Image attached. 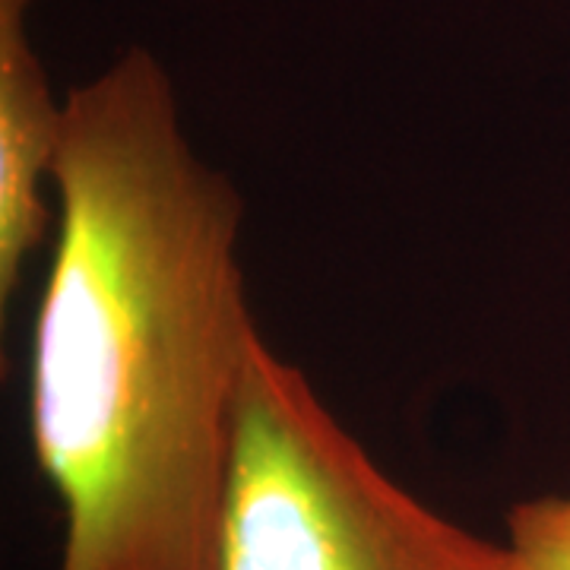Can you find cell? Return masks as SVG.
Segmentation results:
<instances>
[{
    "label": "cell",
    "mask_w": 570,
    "mask_h": 570,
    "mask_svg": "<svg viewBox=\"0 0 570 570\" xmlns=\"http://www.w3.org/2000/svg\"><path fill=\"white\" fill-rule=\"evenodd\" d=\"M32 0H0V305L20 292L26 266L55 235L51 171L63 105L55 102L29 39Z\"/></svg>",
    "instance_id": "obj_3"
},
{
    "label": "cell",
    "mask_w": 570,
    "mask_h": 570,
    "mask_svg": "<svg viewBox=\"0 0 570 570\" xmlns=\"http://www.w3.org/2000/svg\"><path fill=\"white\" fill-rule=\"evenodd\" d=\"M508 549L520 570H570V498H535L508 513Z\"/></svg>",
    "instance_id": "obj_4"
},
{
    "label": "cell",
    "mask_w": 570,
    "mask_h": 570,
    "mask_svg": "<svg viewBox=\"0 0 570 570\" xmlns=\"http://www.w3.org/2000/svg\"><path fill=\"white\" fill-rule=\"evenodd\" d=\"M55 235L29 348V438L61 570H216L250 348L245 204L130 48L63 99Z\"/></svg>",
    "instance_id": "obj_1"
},
{
    "label": "cell",
    "mask_w": 570,
    "mask_h": 570,
    "mask_svg": "<svg viewBox=\"0 0 570 570\" xmlns=\"http://www.w3.org/2000/svg\"><path fill=\"white\" fill-rule=\"evenodd\" d=\"M216 570H520L400 489L261 336L235 406Z\"/></svg>",
    "instance_id": "obj_2"
}]
</instances>
